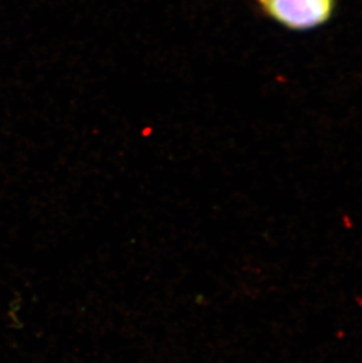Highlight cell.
I'll return each mask as SVG.
<instances>
[{
    "instance_id": "obj_1",
    "label": "cell",
    "mask_w": 362,
    "mask_h": 363,
    "mask_svg": "<svg viewBox=\"0 0 362 363\" xmlns=\"http://www.w3.org/2000/svg\"><path fill=\"white\" fill-rule=\"evenodd\" d=\"M261 4L270 17L293 30L324 24L333 10V0H263Z\"/></svg>"
},
{
    "instance_id": "obj_2",
    "label": "cell",
    "mask_w": 362,
    "mask_h": 363,
    "mask_svg": "<svg viewBox=\"0 0 362 363\" xmlns=\"http://www.w3.org/2000/svg\"><path fill=\"white\" fill-rule=\"evenodd\" d=\"M260 1H263V0H260Z\"/></svg>"
}]
</instances>
